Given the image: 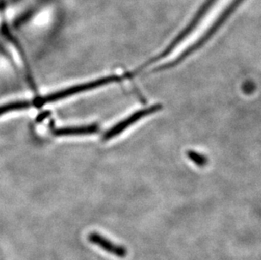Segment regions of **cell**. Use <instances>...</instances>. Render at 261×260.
Returning <instances> with one entry per match:
<instances>
[{
    "mask_svg": "<svg viewBox=\"0 0 261 260\" xmlns=\"http://www.w3.org/2000/svg\"><path fill=\"white\" fill-rule=\"evenodd\" d=\"M123 80H125L123 75H109V76L96 79L94 81L69 86L68 88L63 89V90H60L59 91H55V92L48 94L47 96H42V97H38V98L35 99L33 103H34V106L39 108V107H42V106L46 105V104L61 101L63 99L68 98V97L74 96V95L92 91V90L108 86L110 84L118 83V82L123 81Z\"/></svg>",
    "mask_w": 261,
    "mask_h": 260,
    "instance_id": "cell-1",
    "label": "cell"
},
{
    "mask_svg": "<svg viewBox=\"0 0 261 260\" xmlns=\"http://www.w3.org/2000/svg\"><path fill=\"white\" fill-rule=\"evenodd\" d=\"M163 109L162 104H155V105L150 106L148 108H144L141 110L136 111L132 113L131 115L124 118L120 122H118L115 125L113 126L111 128H109L103 135L104 141H109V140L114 139L118 135H120L123 131H125L127 128H130L131 126L134 125L135 123L143 119L147 116L151 115L154 113H158L159 111Z\"/></svg>",
    "mask_w": 261,
    "mask_h": 260,
    "instance_id": "cell-2",
    "label": "cell"
},
{
    "mask_svg": "<svg viewBox=\"0 0 261 260\" xmlns=\"http://www.w3.org/2000/svg\"><path fill=\"white\" fill-rule=\"evenodd\" d=\"M91 243L96 244L103 250L113 255L117 256L118 258H124L127 255V251L122 246L118 245L116 243H112L111 241L104 238L103 236L98 233H91L88 237Z\"/></svg>",
    "mask_w": 261,
    "mask_h": 260,
    "instance_id": "cell-3",
    "label": "cell"
},
{
    "mask_svg": "<svg viewBox=\"0 0 261 260\" xmlns=\"http://www.w3.org/2000/svg\"><path fill=\"white\" fill-rule=\"evenodd\" d=\"M99 131L97 124L90 125L70 126L63 128H54L52 133L56 136H79V135H94Z\"/></svg>",
    "mask_w": 261,
    "mask_h": 260,
    "instance_id": "cell-4",
    "label": "cell"
},
{
    "mask_svg": "<svg viewBox=\"0 0 261 260\" xmlns=\"http://www.w3.org/2000/svg\"><path fill=\"white\" fill-rule=\"evenodd\" d=\"M32 106H34L33 101H27V100H20V101H11V102L3 104L0 105V116L5 115L12 112H16V111L25 110Z\"/></svg>",
    "mask_w": 261,
    "mask_h": 260,
    "instance_id": "cell-5",
    "label": "cell"
},
{
    "mask_svg": "<svg viewBox=\"0 0 261 260\" xmlns=\"http://www.w3.org/2000/svg\"><path fill=\"white\" fill-rule=\"evenodd\" d=\"M187 157L194 164L199 167H204L208 163V159L205 155L201 153L197 152L195 150H189L187 151Z\"/></svg>",
    "mask_w": 261,
    "mask_h": 260,
    "instance_id": "cell-6",
    "label": "cell"
},
{
    "mask_svg": "<svg viewBox=\"0 0 261 260\" xmlns=\"http://www.w3.org/2000/svg\"><path fill=\"white\" fill-rule=\"evenodd\" d=\"M254 86L253 83H246L244 85V90L246 93L250 94L254 91Z\"/></svg>",
    "mask_w": 261,
    "mask_h": 260,
    "instance_id": "cell-7",
    "label": "cell"
}]
</instances>
